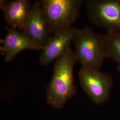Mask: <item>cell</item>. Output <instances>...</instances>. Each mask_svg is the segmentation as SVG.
Masks as SVG:
<instances>
[{
	"mask_svg": "<svg viewBox=\"0 0 120 120\" xmlns=\"http://www.w3.org/2000/svg\"><path fill=\"white\" fill-rule=\"evenodd\" d=\"M77 62L71 46L55 60L51 80L46 88V100L50 106L60 109L76 94L73 68Z\"/></svg>",
	"mask_w": 120,
	"mask_h": 120,
	"instance_id": "obj_1",
	"label": "cell"
},
{
	"mask_svg": "<svg viewBox=\"0 0 120 120\" xmlns=\"http://www.w3.org/2000/svg\"><path fill=\"white\" fill-rule=\"evenodd\" d=\"M109 58L116 61L120 71V33L105 35Z\"/></svg>",
	"mask_w": 120,
	"mask_h": 120,
	"instance_id": "obj_10",
	"label": "cell"
},
{
	"mask_svg": "<svg viewBox=\"0 0 120 120\" xmlns=\"http://www.w3.org/2000/svg\"><path fill=\"white\" fill-rule=\"evenodd\" d=\"M23 31L25 34L43 48L51 38L40 1H37L32 5Z\"/></svg>",
	"mask_w": 120,
	"mask_h": 120,
	"instance_id": "obj_7",
	"label": "cell"
},
{
	"mask_svg": "<svg viewBox=\"0 0 120 120\" xmlns=\"http://www.w3.org/2000/svg\"><path fill=\"white\" fill-rule=\"evenodd\" d=\"M73 41L82 66L99 70L105 60L109 58L105 35L97 33L91 28H77Z\"/></svg>",
	"mask_w": 120,
	"mask_h": 120,
	"instance_id": "obj_2",
	"label": "cell"
},
{
	"mask_svg": "<svg viewBox=\"0 0 120 120\" xmlns=\"http://www.w3.org/2000/svg\"><path fill=\"white\" fill-rule=\"evenodd\" d=\"M76 29L72 27L52 36L41 50L39 57L40 63L46 66L60 57L71 46Z\"/></svg>",
	"mask_w": 120,
	"mask_h": 120,
	"instance_id": "obj_8",
	"label": "cell"
},
{
	"mask_svg": "<svg viewBox=\"0 0 120 120\" xmlns=\"http://www.w3.org/2000/svg\"><path fill=\"white\" fill-rule=\"evenodd\" d=\"M4 38L0 39L2 45L0 51L4 56L6 62L14 59L17 54L25 50H41L43 47L36 43L23 32L11 28H7Z\"/></svg>",
	"mask_w": 120,
	"mask_h": 120,
	"instance_id": "obj_6",
	"label": "cell"
},
{
	"mask_svg": "<svg viewBox=\"0 0 120 120\" xmlns=\"http://www.w3.org/2000/svg\"><path fill=\"white\" fill-rule=\"evenodd\" d=\"M86 5L93 24L107 34L120 33V0H88Z\"/></svg>",
	"mask_w": 120,
	"mask_h": 120,
	"instance_id": "obj_4",
	"label": "cell"
},
{
	"mask_svg": "<svg viewBox=\"0 0 120 120\" xmlns=\"http://www.w3.org/2000/svg\"><path fill=\"white\" fill-rule=\"evenodd\" d=\"M83 0H42L41 6L51 34L70 28L79 16Z\"/></svg>",
	"mask_w": 120,
	"mask_h": 120,
	"instance_id": "obj_3",
	"label": "cell"
},
{
	"mask_svg": "<svg viewBox=\"0 0 120 120\" xmlns=\"http://www.w3.org/2000/svg\"><path fill=\"white\" fill-rule=\"evenodd\" d=\"M0 6L3 11L5 21L10 28L23 30L32 9L30 1L1 0Z\"/></svg>",
	"mask_w": 120,
	"mask_h": 120,
	"instance_id": "obj_9",
	"label": "cell"
},
{
	"mask_svg": "<svg viewBox=\"0 0 120 120\" xmlns=\"http://www.w3.org/2000/svg\"><path fill=\"white\" fill-rule=\"evenodd\" d=\"M79 78L82 88L96 105L107 102L113 86V78L109 73L82 66Z\"/></svg>",
	"mask_w": 120,
	"mask_h": 120,
	"instance_id": "obj_5",
	"label": "cell"
}]
</instances>
